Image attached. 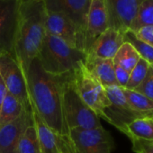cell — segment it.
Segmentation results:
<instances>
[{
  "mask_svg": "<svg viewBox=\"0 0 153 153\" xmlns=\"http://www.w3.org/2000/svg\"><path fill=\"white\" fill-rule=\"evenodd\" d=\"M26 82L31 104L43 122L57 135L68 137L59 76L45 72L36 58L30 66Z\"/></svg>",
  "mask_w": 153,
  "mask_h": 153,
  "instance_id": "6da1fadb",
  "label": "cell"
},
{
  "mask_svg": "<svg viewBox=\"0 0 153 153\" xmlns=\"http://www.w3.org/2000/svg\"><path fill=\"white\" fill-rule=\"evenodd\" d=\"M45 18L46 8L42 0H20L13 56L25 79L42 46L46 34Z\"/></svg>",
  "mask_w": 153,
  "mask_h": 153,
  "instance_id": "7a4b0ae2",
  "label": "cell"
},
{
  "mask_svg": "<svg viewBox=\"0 0 153 153\" xmlns=\"http://www.w3.org/2000/svg\"><path fill=\"white\" fill-rule=\"evenodd\" d=\"M86 57L87 54L83 51L46 33L37 59L45 72L59 76L72 72Z\"/></svg>",
  "mask_w": 153,
  "mask_h": 153,
  "instance_id": "3957f363",
  "label": "cell"
},
{
  "mask_svg": "<svg viewBox=\"0 0 153 153\" xmlns=\"http://www.w3.org/2000/svg\"><path fill=\"white\" fill-rule=\"evenodd\" d=\"M64 118L68 131L72 129H97L103 127L99 117L88 106L76 91L72 72L59 76Z\"/></svg>",
  "mask_w": 153,
  "mask_h": 153,
  "instance_id": "277c9868",
  "label": "cell"
},
{
  "mask_svg": "<svg viewBox=\"0 0 153 153\" xmlns=\"http://www.w3.org/2000/svg\"><path fill=\"white\" fill-rule=\"evenodd\" d=\"M75 88L82 100L98 116L105 119V111L111 105L105 87L85 66V60L72 71Z\"/></svg>",
  "mask_w": 153,
  "mask_h": 153,
  "instance_id": "5b68a950",
  "label": "cell"
},
{
  "mask_svg": "<svg viewBox=\"0 0 153 153\" xmlns=\"http://www.w3.org/2000/svg\"><path fill=\"white\" fill-rule=\"evenodd\" d=\"M70 153H112L114 140L104 128L72 129L68 135Z\"/></svg>",
  "mask_w": 153,
  "mask_h": 153,
  "instance_id": "8992f818",
  "label": "cell"
},
{
  "mask_svg": "<svg viewBox=\"0 0 153 153\" xmlns=\"http://www.w3.org/2000/svg\"><path fill=\"white\" fill-rule=\"evenodd\" d=\"M0 76L7 92L18 99L25 110H32L25 76L12 54H0Z\"/></svg>",
  "mask_w": 153,
  "mask_h": 153,
  "instance_id": "52a82bcc",
  "label": "cell"
},
{
  "mask_svg": "<svg viewBox=\"0 0 153 153\" xmlns=\"http://www.w3.org/2000/svg\"><path fill=\"white\" fill-rule=\"evenodd\" d=\"M42 2L46 11L62 14L73 22L79 32L82 51L86 53L87 16L90 0H42Z\"/></svg>",
  "mask_w": 153,
  "mask_h": 153,
  "instance_id": "ba28073f",
  "label": "cell"
},
{
  "mask_svg": "<svg viewBox=\"0 0 153 153\" xmlns=\"http://www.w3.org/2000/svg\"><path fill=\"white\" fill-rule=\"evenodd\" d=\"M111 105L105 109V121L123 132L126 124L143 116L134 111L126 100L123 88L118 85L105 88Z\"/></svg>",
  "mask_w": 153,
  "mask_h": 153,
  "instance_id": "9c48e42d",
  "label": "cell"
},
{
  "mask_svg": "<svg viewBox=\"0 0 153 153\" xmlns=\"http://www.w3.org/2000/svg\"><path fill=\"white\" fill-rule=\"evenodd\" d=\"M20 0H0V54L13 55Z\"/></svg>",
  "mask_w": 153,
  "mask_h": 153,
  "instance_id": "30bf717a",
  "label": "cell"
},
{
  "mask_svg": "<svg viewBox=\"0 0 153 153\" xmlns=\"http://www.w3.org/2000/svg\"><path fill=\"white\" fill-rule=\"evenodd\" d=\"M45 32L50 35L61 39L69 46L83 51L79 32L73 22L66 16L46 11Z\"/></svg>",
  "mask_w": 153,
  "mask_h": 153,
  "instance_id": "8fae6325",
  "label": "cell"
},
{
  "mask_svg": "<svg viewBox=\"0 0 153 153\" xmlns=\"http://www.w3.org/2000/svg\"><path fill=\"white\" fill-rule=\"evenodd\" d=\"M142 0H106L109 27L121 33L130 30Z\"/></svg>",
  "mask_w": 153,
  "mask_h": 153,
  "instance_id": "7c38bea8",
  "label": "cell"
},
{
  "mask_svg": "<svg viewBox=\"0 0 153 153\" xmlns=\"http://www.w3.org/2000/svg\"><path fill=\"white\" fill-rule=\"evenodd\" d=\"M109 28L106 0H90L87 16L86 54L97 38Z\"/></svg>",
  "mask_w": 153,
  "mask_h": 153,
  "instance_id": "4fadbf2b",
  "label": "cell"
},
{
  "mask_svg": "<svg viewBox=\"0 0 153 153\" xmlns=\"http://www.w3.org/2000/svg\"><path fill=\"white\" fill-rule=\"evenodd\" d=\"M33 123L32 110H24L15 121L0 125V153H17L19 140L26 127Z\"/></svg>",
  "mask_w": 153,
  "mask_h": 153,
  "instance_id": "5bb4252c",
  "label": "cell"
},
{
  "mask_svg": "<svg viewBox=\"0 0 153 153\" xmlns=\"http://www.w3.org/2000/svg\"><path fill=\"white\" fill-rule=\"evenodd\" d=\"M31 106L41 153H63L68 146L67 137H60L57 135L43 122L32 104Z\"/></svg>",
  "mask_w": 153,
  "mask_h": 153,
  "instance_id": "9a60e30c",
  "label": "cell"
},
{
  "mask_svg": "<svg viewBox=\"0 0 153 153\" xmlns=\"http://www.w3.org/2000/svg\"><path fill=\"white\" fill-rule=\"evenodd\" d=\"M124 42L123 33L109 27L97 38L87 55L113 59Z\"/></svg>",
  "mask_w": 153,
  "mask_h": 153,
  "instance_id": "2e32d148",
  "label": "cell"
},
{
  "mask_svg": "<svg viewBox=\"0 0 153 153\" xmlns=\"http://www.w3.org/2000/svg\"><path fill=\"white\" fill-rule=\"evenodd\" d=\"M85 66L105 88L118 85L115 79L113 59L87 55Z\"/></svg>",
  "mask_w": 153,
  "mask_h": 153,
  "instance_id": "e0dca14e",
  "label": "cell"
},
{
  "mask_svg": "<svg viewBox=\"0 0 153 153\" xmlns=\"http://www.w3.org/2000/svg\"><path fill=\"white\" fill-rule=\"evenodd\" d=\"M123 132L129 137L153 140V119L151 117L138 118L126 124Z\"/></svg>",
  "mask_w": 153,
  "mask_h": 153,
  "instance_id": "ac0fdd59",
  "label": "cell"
},
{
  "mask_svg": "<svg viewBox=\"0 0 153 153\" xmlns=\"http://www.w3.org/2000/svg\"><path fill=\"white\" fill-rule=\"evenodd\" d=\"M122 88L127 102L134 111L143 117L153 116V100L134 90H130L123 88Z\"/></svg>",
  "mask_w": 153,
  "mask_h": 153,
  "instance_id": "d6986e66",
  "label": "cell"
},
{
  "mask_svg": "<svg viewBox=\"0 0 153 153\" xmlns=\"http://www.w3.org/2000/svg\"><path fill=\"white\" fill-rule=\"evenodd\" d=\"M140 59V57L134 47L130 42H124L114 57L113 61L114 65H117L131 73Z\"/></svg>",
  "mask_w": 153,
  "mask_h": 153,
  "instance_id": "ffe728a7",
  "label": "cell"
},
{
  "mask_svg": "<svg viewBox=\"0 0 153 153\" xmlns=\"http://www.w3.org/2000/svg\"><path fill=\"white\" fill-rule=\"evenodd\" d=\"M24 110L25 109L19 100L7 92L3 104L0 107V125L15 121L22 114Z\"/></svg>",
  "mask_w": 153,
  "mask_h": 153,
  "instance_id": "44dd1931",
  "label": "cell"
},
{
  "mask_svg": "<svg viewBox=\"0 0 153 153\" xmlns=\"http://www.w3.org/2000/svg\"><path fill=\"white\" fill-rule=\"evenodd\" d=\"M17 153H41L34 123L28 125L19 140Z\"/></svg>",
  "mask_w": 153,
  "mask_h": 153,
  "instance_id": "7402d4cb",
  "label": "cell"
},
{
  "mask_svg": "<svg viewBox=\"0 0 153 153\" xmlns=\"http://www.w3.org/2000/svg\"><path fill=\"white\" fill-rule=\"evenodd\" d=\"M146 25H153V0H142L130 30L136 32Z\"/></svg>",
  "mask_w": 153,
  "mask_h": 153,
  "instance_id": "603a6c76",
  "label": "cell"
},
{
  "mask_svg": "<svg viewBox=\"0 0 153 153\" xmlns=\"http://www.w3.org/2000/svg\"><path fill=\"white\" fill-rule=\"evenodd\" d=\"M124 41L130 42L134 47V49L137 51V52L139 53L141 59H145L149 64H153V47L152 46L140 40L135 35V33L131 30H128L127 32L124 33Z\"/></svg>",
  "mask_w": 153,
  "mask_h": 153,
  "instance_id": "cb8c5ba5",
  "label": "cell"
},
{
  "mask_svg": "<svg viewBox=\"0 0 153 153\" xmlns=\"http://www.w3.org/2000/svg\"><path fill=\"white\" fill-rule=\"evenodd\" d=\"M149 66H150V64L148 61H146L145 59L140 58V60L138 61V63L136 64V66L131 71L128 83H127L126 87L123 88L134 90L144 79V78L146 76V74L149 70Z\"/></svg>",
  "mask_w": 153,
  "mask_h": 153,
  "instance_id": "d4e9b609",
  "label": "cell"
},
{
  "mask_svg": "<svg viewBox=\"0 0 153 153\" xmlns=\"http://www.w3.org/2000/svg\"><path fill=\"white\" fill-rule=\"evenodd\" d=\"M134 91L153 100V67L151 65L149 68L144 79L134 89Z\"/></svg>",
  "mask_w": 153,
  "mask_h": 153,
  "instance_id": "484cf974",
  "label": "cell"
},
{
  "mask_svg": "<svg viewBox=\"0 0 153 153\" xmlns=\"http://www.w3.org/2000/svg\"><path fill=\"white\" fill-rule=\"evenodd\" d=\"M132 149L135 153H153V140L133 138Z\"/></svg>",
  "mask_w": 153,
  "mask_h": 153,
  "instance_id": "4316f807",
  "label": "cell"
},
{
  "mask_svg": "<svg viewBox=\"0 0 153 153\" xmlns=\"http://www.w3.org/2000/svg\"><path fill=\"white\" fill-rule=\"evenodd\" d=\"M133 33L140 40L153 47V25L143 26Z\"/></svg>",
  "mask_w": 153,
  "mask_h": 153,
  "instance_id": "83f0119b",
  "label": "cell"
},
{
  "mask_svg": "<svg viewBox=\"0 0 153 153\" xmlns=\"http://www.w3.org/2000/svg\"><path fill=\"white\" fill-rule=\"evenodd\" d=\"M114 67L115 79H116L118 86L121 88H125L130 78V72L117 65L114 64Z\"/></svg>",
  "mask_w": 153,
  "mask_h": 153,
  "instance_id": "f1b7e54d",
  "label": "cell"
},
{
  "mask_svg": "<svg viewBox=\"0 0 153 153\" xmlns=\"http://www.w3.org/2000/svg\"><path fill=\"white\" fill-rule=\"evenodd\" d=\"M7 89L6 88V85L1 78V76H0V107H1L3 104V101L7 96Z\"/></svg>",
  "mask_w": 153,
  "mask_h": 153,
  "instance_id": "f546056e",
  "label": "cell"
},
{
  "mask_svg": "<svg viewBox=\"0 0 153 153\" xmlns=\"http://www.w3.org/2000/svg\"><path fill=\"white\" fill-rule=\"evenodd\" d=\"M67 139H68V138H67ZM63 153H70V149H69V145H68V147H67V149H65V151H64Z\"/></svg>",
  "mask_w": 153,
  "mask_h": 153,
  "instance_id": "4dcf8cb0",
  "label": "cell"
},
{
  "mask_svg": "<svg viewBox=\"0 0 153 153\" xmlns=\"http://www.w3.org/2000/svg\"><path fill=\"white\" fill-rule=\"evenodd\" d=\"M150 65H151V66H152V67H153V64H150Z\"/></svg>",
  "mask_w": 153,
  "mask_h": 153,
  "instance_id": "1f68e13d",
  "label": "cell"
},
{
  "mask_svg": "<svg viewBox=\"0 0 153 153\" xmlns=\"http://www.w3.org/2000/svg\"><path fill=\"white\" fill-rule=\"evenodd\" d=\"M151 118H152V119H153V116H152V117H151Z\"/></svg>",
  "mask_w": 153,
  "mask_h": 153,
  "instance_id": "d6a6232c",
  "label": "cell"
}]
</instances>
